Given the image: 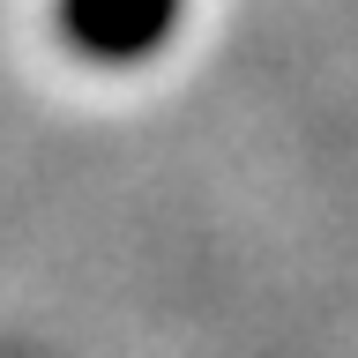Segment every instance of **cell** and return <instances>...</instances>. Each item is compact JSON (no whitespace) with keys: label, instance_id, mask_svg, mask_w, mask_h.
<instances>
[{"label":"cell","instance_id":"1","mask_svg":"<svg viewBox=\"0 0 358 358\" xmlns=\"http://www.w3.org/2000/svg\"><path fill=\"white\" fill-rule=\"evenodd\" d=\"M179 0H60L67 45H83L90 60H134L172 30Z\"/></svg>","mask_w":358,"mask_h":358}]
</instances>
